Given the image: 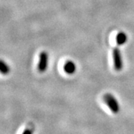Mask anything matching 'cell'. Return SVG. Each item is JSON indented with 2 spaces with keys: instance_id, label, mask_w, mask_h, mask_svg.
Instances as JSON below:
<instances>
[{
  "instance_id": "obj_1",
  "label": "cell",
  "mask_w": 134,
  "mask_h": 134,
  "mask_svg": "<svg viewBox=\"0 0 134 134\" xmlns=\"http://www.w3.org/2000/svg\"><path fill=\"white\" fill-rule=\"evenodd\" d=\"M104 100L113 113H118L119 112L120 107L119 103L113 95L105 94L104 96Z\"/></svg>"
},
{
  "instance_id": "obj_5",
  "label": "cell",
  "mask_w": 134,
  "mask_h": 134,
  "mask_svg": "<svg viewBox=\"0 0 134 134\" xmlns=\"http://www.w3.org/2000/svg\"><path fill=\"white\" fill-rule=\"evenodd\" d=\"M127 40V36L125 32H119L116 36V43L119 46L124 45Z\"/></svg>"
},
{
  "instance_id": "obj_3",
  "label": "cell",
  "mask_w": 134,
  "mask_h": 134,
  "mask_svg": "<svg viewBox=\"0 0 134 134\" xmlns=\"http://www.w3.org/2000/svg\"><path fill=\"white\" fill-rule=\"evenodd\" d=\"M48 54L46 52H42L40 54L37 69L40 72L43 73L46 71L48 67Z\"/></svg>"
},
{
  "instance_id": "obj_7",
  "label": "cell",
  "mask_w": 134,
  "mask_h": 134,
  "mask_svg": "<svg viewBox=\"0 0 134 134\" xmlns=\"http://www.w3.org/2000/svg\"><path fill=\"white\" fill-rule=\"evenodd\" d=\"M23 134H32V131H31V130L27 129V130H25Z\"/></svg>"
},
{
  "instance_id": "obj_4",
  "label": "cell",
  "mask_w": 134,
  "mask_h": 134,
  "mask_svg": "<svg viewBox=\"0 0 134 134\" xmlns=\"http://www.w3.org/2000/svg\"><path fill=\"white\" fill-rule=\"evenodd\" d=\"M64 71L66 72L67 74H69V75H72L74 72L76 71V66L75 64L74 63L73 61H67L65 65H64Z\"/></svg>"
},
{
  "instance_id": "obj_2",
  "label": "cell",
  "mask_w": 134,
  "mask_h": 134,
  "mask_svg": "<svg viewBox=\"0 0 134 134\" xmlns=\"http://www.w3.org/2000/svg\"><path fill=\"white\" fill-rule=\"evenodd\" d=\"M113 63H114V68L116 71H121L123 68V61L121 58V54L119 48H115L113 51Z\"/></svg>"
},
{
  "instance_id": "obj_6",
  "label": "cell",
  "mask_w": 134,
  "mask_h": 134,
  "mask_svg": "<svg viewBox=\"0 0 134 134\" xmlns=\"http://www.w3.org/2000/svg\"><path fill=\"white\" fill-rule=\"evenodd\" d=\"M0 71L2 75H7L8 74L10 71L9 66L4 61V60H1L0 63Z\"/></svg>"
}]
</instances>
